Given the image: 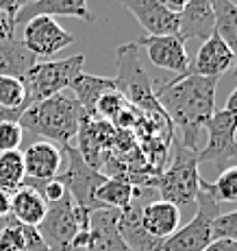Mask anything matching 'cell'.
Returning <instances> with one entry per match:
<instances>
[{
	"label": "cell",
	"instance_id": "obj_1",
	"mask_svg": "<svg viewBox=\"0 0 237 251\" xmlns=\"http://www.w3.org/2000/svg\"><path fill=\"white\" fill-rule=\"evenodd\" d=\"M220 79L207 76H174L154 90L159 107L181 131L178 142L198 149V136L207 120L215 114V90Z\"/></svg>",
	"mask_w": 237,
	"mask_h": 251
},
{
	"label": "cell",
	"instance_id": "obj_2",
	"mask_svg": "<svg viewBox=\"0 0 237 251\" xmlns=\"http://www.w3.org/2000/svg\"><path fill=\"white\" fill-rule=\"evenodd\" d=\"M81 118H83V109L74 96L67 92H59L50 99L28 105L18 123L22 131L42 136L46 138V142H52L61 149L72 144V140L76 138Z\"/></svg>",
	"mask_w": 237,
	"mask_h": 251
},
{
	"label": "cell",
	"instance_id": "obj_3",
	"mask_svg": "<svg viewBox=\"0 0 237 251\" xmlns=\"http://www.w3.org/2000/svg\"><path fill=\"white\" fill-rule=\"evenodd\" d=\"M200 164H198V149H190L185 144L176 142L172 164L163 173H159L154 179V188L161 201L181 207H190L196 203V197L200 192Z\"/></svg>",
	"mask_w": 237,
	"mask_h": 251
},
{
	"label": "cell",
	"instance_id": "obj_4",
	"mask_svg": "<svg viewBox=\"0 0 237 251\" xmlns=\"http://www.w3.org/2000/svg\"><path fill=\"white\" fill-rule=\"evenodd\" d=\"M89 219L91 212L74 205L72 197L65 192L59 201L48 203L46 216L35 229L50 251H74L72 243L79 231H89Z\"/></svg>",
	"mask_w": 237,
	"mask_h": 251
},
{
	"label": "cell",
	"instance_id": "obj_5",
	"mask_svg": "<svg viewBox=\"0 0 237 251\" xmlns=\"http://www.w3.org/2000/svg\"><path fill=\"white\" fill-rule=\"evenodd\" d=\"M220 214V203L211 195L209 183L202 179L200 192L196 197L194 219L178 227L168 240H163L161 251H205L214 243V221Z\"/></svg>",
	"mask_w": 237,
	"mask_h": 251
},
{
	"label": "cell",
	"instance_id": "obj_6",
	"mask_svg": "<svg viewBox=\"0 0 237 251\" xmlns=\"http://www.w3.org/2000/svg\"><path fill=\"white\" fill-rule=\"evenodd\" d=\"M85 57L74 55L67 59L55 61H37L26 75L22 76L24 90H26V103H40L43 99L59 94V92L70 90L72 81L83 72Z\"/></svg>",
	"mask_w": 237,
	"mask_h": 251
},
{
	"label": "cell",
	"instance_id": "obj_7",
	"mask_svg": "<svg viewBox=\"0 0 237 251\" xmlns=\"http://www.w3.org/2000/svg\"><path fill=\"white\" fill-rule=\"evenodd\" d=\"M61 155L67 166L57 175V179L64 183L65 192L72 197L74 205L85 207L89 212L103 210V205L96 201V190L105 183L107 177L98 171V168H91L83 157H81L79 149L67 144V147H61Z\"/></svg>",
	"mask_w": 237,
	"mask_h": 251
},
{
	"label": "cell",
	"instance_id": "obj_8",
	"mask_svg": "<svg viewBox=\"0 0 237 251\" xmlns=\"http://www.w3.org/2000/svg\"><path fill=\"white\" fill-rule=\"evenodd\" d=\"M137 48V44H122L115 50V57H118V76H115L118 92L124 96V100H130L137 107L163 114V109L159 107L157 99H154V88L151 79L139 64Z\"/></svg>",
	"mask_w": 237,
	"mask_h": 251
},
{
	"label": "cell",
	"instance_id": "obj_9",
	"mask_svg": "<svg viewBox=\"0 0 237 251\" xmlns=\"http://www.w3.org/2000/svg\"><path fill=\"white\" fill-rule=\"evenodd\" d=\"M209 140L198 151V164H209L215 171H224L237 162V116L220 109L205 125Z\"/></svg>",
	"mask_w": 237,
	"mask_h": 251
},
{
	"label": "cell",
	"instance_id": "obj_10",
	"mask_svg": "<svg viewBox=\"0 0 237 251\" xmlns=\"http://www.w3.org/2000/svg\"><path fill=\"white\" fill-rule=\"evenodd\" d=\"M22 44L35 57H55L70 44H74V35L67 33L55 18L37 16L24 24Z\"/></svg>",
	"mask_w": 237,
	"mask_h": 251
},
{
	"label": "cell",
	"instance_id": "obj_11",
	"mask_svg": "<svg viewBox=\"0 0 237 251\" xmlns=\"http://www.w3.org/2000/svg\"><path fill=\"white\" fill-rule=\"evenodd\" d=\"M229 70H233V52L220 40V35L214 33L211 37H207V40L202 42V46L198 48V52H196V59L190 61L187 70L178 76L220 79V76L226 75Z\"/></svg>",
	"mask_w": 237,
	"mask_h": 251
},
{
	"label": "cell",
	"instance_id": "obj_12",
	"mask_svg": "<svg viewBox=\"0 0 237 251\" xmlns=\"http://www.w3.org/2000/svg\"><path fill=\"white\" fill-rule=\"evenodd\" d=\"M137 46H142L146 50L148 59L161 70L183 75L187 70V66H190L185 40L178 33L176 35H157V37L146 35L142 37V42H137Z\"/></svg>",
	"mask_w": 237,
	"mask_h": 251
},
{
	"label": "cell",
	"instance_id": "obj_13",
	"mask_svg": "<svg viewBox=\"0 0 237 251\" xmlns=\"http://www.w3.org/2000/svg\"><path fill=\"white\" fill-rule=\"evenodd\" d=\"M122 2L151 37L178 33V13L168 9L163 0H122Z\"/></svg>",
	"mask_w": 237,
	"mask_h": 251
},
{
	"label": "cell",
	"instance_id": "obj_14",
	"mask_svg": "<svg viewBox=\"0 0 237 251\" xmlns=\"http://www.w3.org/2000/svg\"><path fill=\"white\" fill-rule=\"evenodd\" d=\"M24 157V177L35 181H50L61 173L64 155L61 149L52 142H35L22 153Z\"/></svg>",
	"mask_w": 237,
	"mask_h": 251
},
{
	"label": "cell",
	"instance_id": "obj_15",
	"mask_svg": "<svg viewBox=\"0 0 237 251\" xmlns=\"http://www.w3.org/2000/svg\"><path fill=\"white\" fill-rule=\"evenodd\" d=\"M120 210L103 207L91 212L89 219V247L85 251H130L118 231Z\"/></svg>",
	"mask_w": 237,
	"mask_h": 251
},
{
	"label": "cell",
	"instance_id": "obj_16",
	"mask_svg": "<svg viewBox=\"0 0 237 251\" xmlns=\"http://www.w3.org/2000/svg\"><path fill=\"white\" fill-rule=\"evenodd\" d=\"M215 33V16L211 0H185L178 11V35L183 40L200 37L202 42Z\"/></svg>",
	"mask_w": 237,
	"mask_h": 251
},
{
	"label": "cell",
	"instance_id": "obj_17",
	"mask_svg": "<svg viewBox=\"0 0 237 251\" xmlns=\"http://www.w3.org/2000/svg\"><path fill=\"white\" fill-rule=\"evenodd\" d=\"M37 16H65V18H79L85 22H96V16L89 11L87 0H31L24 9H20L16 16V26L18 24H26L28 20Z\"/></svg>",
	"mask_w": 237,
	"mask_h": 251
},
{
	"label": "cell",
	"instance_id": "obj_18",
	"mask_svg": "<svg viewBox=\"0 0 237 251\" xmlns=\"http://www.w3.org/2000/svg\"><path fill=\"white\" fill-rule=\"evenodd\" d=\"M139 221L146 234L157 240H168L181 225V210L168 201H152L139 210Z\"/></svg>",
	"mask_w": 237,
	"mask_h": 251
},
{
	"label": "cell",
	"instance_id": "obj_19",
	"mask_svg": "<svg viewBox=\"0 0 237 251\" xmlns=\"http://www.w3.org/2000/svg\"><path fill=\"white\" fill-rule=\"evenodd\" d=\"M72 96L76 99V103L81 105L85 116L94 118L96 116V103L100 100V96H105L111 90H118V83H115V76H96V75H87V72H81L70 85Z\"/></svg>",
	"mask_w": 237,
	"mask_h": 251
},
{
	"label": "cell",
	"instance_id": "obj_20",
	"mask_svg": "<svg viewBox=\"0 0 237 251\" xmlns=\"http://www.w3.org/2000/svg\"><path fill=\"white\" fill-rule=\"evenodd\" d=\"M48 210V203L43 201V197L33 188L20 186L16 192H11V219L18 221L28 227H37L43 221Z\"/></svg>",
	"mask_w": 237,
	"mask_h": 251
},
{
	"label": "cell",
	"instance_id": "obj_21",
	"mask_svg": "<svg viewBox=\"0 0 237 251\" xmlns=\"http://www.w3.org/2000/svg\"><path fill=\"white\" fill-rule=\"evenodd\" d=\"M35 64H37V57L20 40L13 37V40L0 42V76L22 79Z\"/></svg>",
	"mask_w": 237,
	"mask_h": 251
},
{
	"label": "cell",
	"instance_id": "obj_22",
	"mask_svg": "<svg viewBox=\"0 0 237 251\" xmlns=\"http://www.w3.org/2000/svg\"><path fill=\"white\" fill-rule=\"evenodd\" d=\"M215 16V33L233 52V75L237 76V4L233 0H211Z\"/></svg>",
	"mask_w": 237,
	"mask_h": 251
},
{
	"label": "cell",
	"instance_id": "obj_23",
	"mask_svg": "<svg viewBox=\"0 0 237 251\" xmlns=\"http://www.w3.org/2000/svg\"><path fill=\"white\" fill-rule=\"evenodd\" d=\"M135 186L127 179H105L103 186L96 190V201L103 207H113V210H127L133 201Z\"/></svg>",
	"mask_w": 237,
	"mask_h": 251
},
{
	"label": "cell",
	"instance_id": "obj_24",
	"mask_svg": "<svg viewBox=\"0 0 237 251\" xmlns=\"http://www.w3.org/2000/svg\"><path fill=\"white\" fill-rule=\"evenodd\" d=\"M24 179V157L20 151L0 153V188L16 192Z\"/></svg>",
	"mask_w": 237,
	"mask_h": 251
},
{
	"label": "cell",
	"instance_id": "obj_25",
	"mask_svg": "<svg viewBox=\"0 0 237 251\" xmlns=\"http://www.w3.org/2000/svg\"><path fill=\"white\" fill-rule=\"evenodd\" d=\"M0 107L2 109H24L26 112V90L22 79L0 76Z\"/></svg>",
	"mask_w": 237,
	"mask_h": 251
},
{
	"label": "cell",
	"instance_id": "obj_26",
	"mask_svg": "<svg viewBox=\"0 0 237 251\" xmlns=\"http://www.w3.org/2000/svg\"><path fill=\"white\" fill-rule=\"evenodd\" d=\"M209 190L217 203H235L237 201V166H229L217 175L214 183H209Z\"/></svg>",
	"mask_w": 237,
	"mask_h": 251
},
{
	"label": "cell",
	"instance_id": "obj_27",
	"mask_svg": "<svg viewBox=\"0 0 237 251\" xmlns=\"http://www.w3.org/2000/svg\"><path fill=\"white\" fill-rule=\"evenodd\" d=\"M127 109V100H124V96L120 94L118 90H111L107 92L105 96H100V100L96 103V114L98 116H103L105 120L111 118V120H115L120 114Z\"/></svg>",
	"mask_w": 237,
	"mask_h": 251
},
{
	"label": "cell",
	"instance_id": "obj_28",
	"mask_svg": "<svg viewBox=\"0 0 237 251\" xmlns=\"http://www.w3.org/2000/svg\"><path fill=\"white\" fill-rule=\"evenodd\" d=\"M24 131L18 120H0V153L18 151L22 144Z\"/></svg>",
	"mask_w": 237,
	"mask_h": 251
},
{
	"label": "cell",
	"instance_id": "obj_29",
	"mask_svg": "<svg viewBox=\"0 0 237 251\" xmlns=\"http://www.w3.org/2000/svg\"><path fill=\"white\" fill-rule=\"evenodd\" d=\"M214 240H235L237 243V210L220 214L214 221Z\"/></svg>",
	"mask_w": 237,
	"mask_h": 251
},
{
	"label": "cell",
	"instance_id": "obj_30",
	"mask_svg": "<svg viewBox=\"0 0 237 251\" xmlns=\"http://www.w3.org/2000/svg\"><path fill=\"white\" fill-rule=\"evenodd\" d=\"M64 195H65V188L57 177L50 181H46V186H43V190H42V197L46 203H55V201H59Z\"/></svg>",
	"mask_w": 237,
	"mask_h": 251
},
{
	"label": "cell",
	"instance_id": "obj_31",
	"mask_svg": "<svg viewBox=\"0 0 237 251\" xmlns=\"http://www.w3.org/2000/svg\"><path fill=\"white\" fill-rule=\"evenodd\" d=\"M13 33H16V20L0 11V42L13 40Z\"/></svg>",
	"mask_w": 237,
	"mask_h": 251
},
{
	"label": "cell",
	"instance_id": "obj_32",
	"mask_svg": "<svg viewBox=\"0 0 237 251\" xmlns=\"http://www.w3.org/2000/svg\"><path fill=\"white\" fill-rule=\"evenodd\" d=\"M28 2H31V0H0V11L7 13V16H11L13 20H16L18 11L26 7Z\"/></svg>",
	"mask_w": 237,
	"mask_h": 251
},
{
	"label": "cell",
	"instance_id": "obj_33",
	"mask_svg": "<svg viewBox=\"0 0 237 251\" xmlns=\"http://www.w3.org/2000/svg\"><path fill=\"white\" fill-rule=\"evenodd\" d=\"M11 214V192L0 188V219Z\"/></svg>",
	"mask_w": 237,
	"mask_h": 251
},
{
	"label": "cell",
	"instance_id": "obj_34",
	"mask_svg": "<svg viewBox=\"0 0 237 251\" xmlns=\"http://www.w3.org/2000/svg\"><path fill=\"white\" fill-rule=\"evenodd\" d=\"M224 112H229V114H235L237 116V88L229 94V99H226V107H224Z\"/></svg>",
	"mask_w": 237,
	"mask_h": 251
},
{
	"label": "cell",
	"instance_id": "obj_35",
	"mask_svg": "<svg viewBox=\"0 0 237 251\" xmlns=\"http://www.w3.org/2000/svg\"><path fill=\"white\" fill-rule=\"evenodd\" d=\"M183 2H185V0H163V4H166L168 9H172V11H181L183 9Z\"/></svg>",
	"mask_w": 237,
	"mask_h": 251
}]
</instances>
